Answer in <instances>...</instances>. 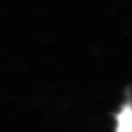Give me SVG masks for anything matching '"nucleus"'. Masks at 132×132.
Wrapping results in <instances>:
<instances>
[{"mask_svg": "<svg viewBox=\"0 0 132 132\" xmlns=\"http://www.w3.org/2000/svg\"><path fill=\"white\" fill-rule=\"evenodd\" d=\"M117 132H132V108L124 106L117 116Z\"/></svg>", "mask_w": 132, "mask_h": 132, "instance_id": "obj_1", "label": "nucleus"}]
</instances>
